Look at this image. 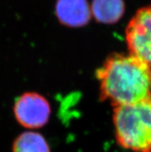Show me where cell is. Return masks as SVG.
Returning a JSON list of instances; mask_svg holds the SVG:
<instances>
[{
  "instance_id": "cell-7",
  "label": "cell",
  "mask_w": 151,
  "mask_h": 152,
  "mask_svg": "<svg viewBox=\"0 0 151 152\" xmlns=\"http://www.w3.org/2000/svg\"><path fill=\"white\" fill-rule=\"evenodd\" d=\"M12 152H50V148L46 139L40 134L27 131L15 138Z\"/></svg>"
},
{
  "instance_id": "cell-4",
  "label": "cell",
  "mask_w": 151,
  "mask_h": 152,
  "mask_svg": "<svg viewBox=\"0 0 151 152\" xmlns=\"http://www.w3.org/2000/svg\"><path fill=\"white\" fill-rule=\"evenodd\" d=\"M50 106L46 98L36 93H26L15 104L14 114L21 125L27 128H39L49 121Z\"/></svg>"
},
{
  "instance_id": "cell-2",
  "label": "cell",
  "mask_w": 151,
  "mask_h": 152,
  "mask_svg": "<svg viewBox=\"0 0 151 152\" xmlns=\"http://www.w3.org/2000/svg\"><path fill=\"white\" fill-rule=\"evenodd\" d=\"M113 120L120 146L133 152H151V95L114 107Z\"/></svg>"
},
{
  "instance_id": "cell-1",
  "label": "cell",
  "mask_w": 151,
  "mask_h": 152,
  "mask_svg": "<svg viewBox=\"0 0 151 152\" xmlns=\"http://www.w3.org/2000/svg\"><path fill=\"white\" fill-rule=\"evenodd\" d=\"M100 98L114 107L151 95V67L132 54H113L98 69Z\"/></svg>"
},
{
  "instance_id": "cell-6",
  "label": "cell",
  "mask_w": 151,
  "mask_h": 152,
  "mask_svg": "<svg viewBox=\"0 0 151 152\" xmlns=\"http://www.w3.org/2000/svg\"><path fill=\"white\" fill-rule=\"evenodd\" d=\"M90 7L94 18L105 24L118 22L125 12L123 0H93Z\"/></svg>"
},
{
  "instance_id": "cell-3",
  "label": "cell",
  "mask_w": 151,
  "mask_h": 152,
  "mask_svg": "<svg viewBox=\"0 0 151 152\" xmlns=\"http://www.w3.org/2000/svg\"><path fill=\"white\" fill-rule=\"evenodd\" d=\"M130 53L151 67V6L138 10L126 28Z\"/></svg>"
},
{
  "instance_id": "cell-5",
  "label": "cell",
  "mask_w": 151,
  "mask_h": 152,
  "mask_svg": "<svg viewBox=\"0 0 151 152\" xmlns=\"http://www.w3.org/2000/svg\"><path fill=\"white\" fill-rule=\"evenodd\" d=\"M55 13L60 23L71 27L86 25L92 15L87 0H57Z\"/></svg>"
}]
</instances>
